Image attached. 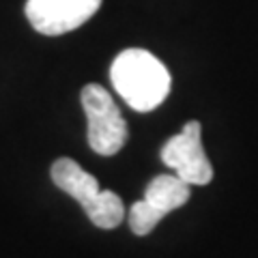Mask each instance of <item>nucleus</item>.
I'll return each instance as SVG.
<instances>
[{"label":"nucleus","instance_id":"obj_2","mask_svg":"<svg viewBox=\"0 0 258 258\" xmlns=\"http://www.w3.org/2000/svg\"><path fill=\"white\" fill-rule=\"evenodd\" d=\"M52 181L58 189L78 200L97 228L112 230L125 220V205L114 191L101 189L93 174L69 157L52 164Z\"/></svg>","mask_w":258,"mask_h":258},{"label":"nucleus","instance_id":"obj_6","mask_svg":"<svg viewBox=\"0 0 258 258\" xmlns=\"http://www.w3.org/2000/svg\"><path fill=\"white\" fill-rule=\"evenodd\" d=\"M191 196V185L179 179L176 174H159L144 189V200L168 215L174 209L183 207Z\"/></svg>","mask_w":258,"mask_h":258},{"label":"nucleus","instance_id":"obj_3","mask_svg":"<svg viewBox=\"0 0 258 258\" xmlns=\"http://www.w3.org/2000/svg\"><path fill=\"white\" fill-rule=\"evenodd\" d=\"M80 99L88 120L91 149L103 157L116 155L127 142V123L112 95L99 84H86Z\"/></svg>","mask_w":258,"mask_h":258},{"label":"nucleus","instance_id":"obj_4","mask_svg":"<svg viewBox=\"0 0 258 258\" xmlns=\"http://www.w3.org/2000/svg\"><path fill=\"white\" fill-rule=\"evenodd\" d=\"M161 161L189 185H207L213 179V168L203 149V129L198 120H189L181 134L172 136L161 147Z\"/></svg>","mask_w":258,"mask_h":258},{"label":"nucleus","instance_id":"obj_1","mask_svg":"<svg viewBox=\"0 0 258 258\" xmlns=\"http://www.w3.org/2000/svg\"><path fill=\"white\" fill-rule=\"evenodd\" d=\"M110 80L123 101L138 112L155 110L168 97L172 84L166 64L157 56L138 47L116 56L110 67Z\"/></svg>","mask_w":258,"mask_h":258},{"label":"nucleus","instance_id":"obj_5","mask_svg":"<svg viewBox=\"0 0 258 258\" xmlns=\"http://www.w3.org/2000/svg\"><path fill=\"white\" fill-rule=\"evenodd\" d=\"M103 0H28L26 18L45 37H58L86 24Z\"/></svg>","mask_w":258,"mask_h":258},{"label":"nucleus","instance_id":"obj_7","mask_svg":"<svg viewBox=\"0 0 258 258\" xmlns=\"http://www.w3.org/2000/svg\"><path fill=\"white\" fill-rule=\"evenodd\" d=\"M164 213L157 211L153 205H149L147 200H138V203H134L132 209H129V228H132L134 235L138 237H144L153 232V228L164 220Z\"/></svg>","mask_w":258,"mask_h":258}]
</instances>
